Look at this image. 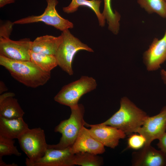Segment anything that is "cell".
I'll return each instance as SVG.
<instances>
[{
	"label": "cell",
	"instance_id": "6da1fadb",
	"mask_svg": "<svg viewBox=\"0 0 166 166\" xmlns=\"http://www.w3.org/2000/svg\"><path fill=\"white\" fill-rule=\"evenodd\" d=\"M0 65L14 79L29 87L43 85L51 77L50 72L44 71L30 61L15 60L0 55Z\"/></svg>",
	"mask_w": 166,
	"mask_h": 166
},
{
	"label": "cell",
	"instance_id": "7a4b0ae2",
	"mask_svg": "<svg viewBox=\"0 0 166 166\" xmlns=\"http://www.w3.org/2000/svg\"><path fill=\"white\" fill-rule=\"evenodd\" d=\"M120 105L117 112L101 123L119 129L126 135L137 133L149 116L126 97L121 98Z\"/></svg>",
	"mask_w": 166,
	"mask_h": 166
},
{
	"label": "cell",
	"instance_id": "3957f363",
	"mask_svg": "<svg viewBox=\"0 0 166 166\" xmlns=\"http://www.w3.org/2000/svg\"><path fill=\"white\" fill-rule=\"evenodd\" d=\"M71 113L67 119L61 121L54 131L61 134L59 142L56 144H48V148L63 149L71 147L76 140L85 122L84 119L85 109L83 105H78L70 108Z\"/></svg>",
	"mask_w": 166,
	"mask_h": 166
},
{
	"label": "cell",
	"instance_id": "277c9868",
	"mask_svg": "<svg viewBox=\"0 0 166 166\" xmlns=\"http://www.w3.org/2000/svg\"><path fill=\"white\" fill-rule=\"evenodd\" d=\"M62 40L55 56L58 65L69 75L73 72L72 63L74 56L78 51L85 50L93 52V50L75 37L69 30L62 32Z\"/></svg>",
	"mask_w": 166,
	"mask_h": 166
},
{
	"label": "cell",
	"instance_id": "5b68a950",
	"mask_svg": "<svg viewBox=\"0 0 166 166\" xmlns=\"http://www.w3.org/2000/svg\"><path fill=\"white\" fill-rule=\"evenodd\" d=\"M97 84L95 79L88 76H82L79 79L65 85L54 98L55 101L69 106H77L81 97L95 89Z\"/></svg>",
	"mask_w": 166,
	"mask_h": 166
},
{
	"label": "cell",
	"instance_id": "8992f818",
	"mask_svg": "<svg viewBox=\"0 0 166 166\" xmlns=\"http://www.w3.org/2000/svg\"><path fill=\"white\" fill-rule=\"evenodd\" d=\"M21 149L26 154V161H36L45 154L48 148L44 131L40 128H29L18 139Z\"/></svg>",
	"mask_w": 166,
	"mask_h": 166
},
{
	"label": "cell",
	"instance_id": "52a82bcc",
	"mask_svg": "<svg viewBox=\"0 0 166 166\" xmlns=\"http://www.w3.org/2000/svg\"><path fill=\"white\" fill-rule=\"evenodd\" d=\"M47 6L44 12L38 16L32 15L14 22V24H24L42 22L63 32L73 27V23L62 17L57 13L56 6L57 0H46Z\"/></svg>",
	"mask_w": 166,
	"mask_h": 166
},
{
	"label": "cell",
	"instance_id": "ba28073f",
	"mask_svg": "<svg viewBox=\"0 0 166 166\" xmlns=\"http://www.w3.org/2000/svg\"><path fill=\"white\" fill-rule=\"evenodd\" d=\"M32 41L29 38L18 41L9 38L0 39V55L10 59L30 61V51Z\"/></svg>",
	"mask_w": 166,
	"mask_h": 166
},
{
	"label": "cell",
	"instance_id": "9c48e42d",
	"mask_svg": "<svg viewBox=\"0 0 166 166\" xmlns=\"http://www.w3.org/2000/svg\"><path fill=\"white\" fill-rule=\"evenodd\" d=\"M74 154L70 147L63 149L48 148L44 155L33 162L26 161L27 166H73Z\"/></svg>",
	"mask_w": 166,
	"mask_h": 166
},
{
	"label": "cell",
	"instance_id": "30bf717a",
	"mask_svg": "<svg viewBox=\"0 0 166 166\" xmlns=\"http://www.w3.org/2000/svg\"><path fill=\"white\" fill-rule=\"evenodd\" d=\"M166 130V105L157 114L148 117L137 132L145 139L144 146L151 145L154 140L158 139Z\"/></svg>",
	"mask_w": 166,
	"mask_h": 166
},
{
	"label": "cell",
	"instance_id": "8fae6325",
	"mask_svg": "<svg viewBox=\"0 0 166 166\" xmlns=\"http://www.w3.org/2000/svg\"><path fill=\"white\" fill-rule=\"evenodd\" d=\"M85 126L90 127L89 130L93 137L105 146L112 148L116 147L119 140L126 136L122 130L113 127L101 124H89L86 123Z\"/></svg>",
	"mask_w": 166,
	"mask_h": 166
},
{
	"label": "cell",
	"instance_id": "7c38bea8",
	"mask_svg": "<svg viewBox=\"0 0 166 166\" xmlns=\"http://www.w3.org/2000/svg\"><path fill=\"white\" fill-rule=\"evenodd\" d=\"M143 61L147 70L158 69L166 61V31L160 39L154 38L148 49L143 54Z\"/></svg>",
	"mask_w": 166,
	"mask_h": 166
},
{
	"label": "cell",
	"instance_id": "4fadbf2b",
	"mask_svg": "<svg viewBox=\"0 0 166 166\" xmlns=\"http://www.w3.org/2000/svg\"><path fill=\"white\" fill-rule=\"evenodd\" d=\"M132 157V165L134 166H166V154L151 145L133 152Z\"/></svg>",
	"mask_w": 166,
	"mask_h": 166
},
{
	"label": "cell",
	"instance_id": "5bb4252c",
	"mask_svg": "<svg viewBox=\"0 0 166 166\" xmlns=\"http://www.w3.org/2000/svg\"><path fill=\"white\" fill-rule=\"evenodd\" d=\"M73 154L88 152L95 154H102L105 151V146L91 134L89 129L83 126L72 145L70 147Z\"/></svg>",
	"mask_w": 166,
	"mask_h": 166
},
{
	"label": "cell",
	"instance_id": "9a60e30c",
	"mask_svg": "<svg viewBox=\"0 0 166 166\" xmlns=\"http://www.w3.org/2000/svg\"><path fill=\"white\" fill-rule=\"evenodd\" d=\"M29 128L23 117L8 119L0 117V136L14 139H18Z\"/></svg>",
	"mask_w": 166,
	"mask_h": 166
},
{
	"label": "cell",
	"instance_id": "2e32d148",
	"mask_svg": "<svg viewBox=\"0 0 166 166\" xmlns=\"http://www.w3.org/2000/svg\"><path fill=\"white\" fill-rule=\"evenodd\" d=\"M62 40L61 34L57 37L48 35L38 37L32 41L31 50L55 56Z\"/></svg>",
	"mask_w": 166,
	"mask_h": 166
},
{
	"label": "cell",
	"instance_id": "e0dca14e",
	"mask_svg": "<svg viewBox=\"0 0 166 166\" xmlns=\"http://www.w3.org/2000/svg\"><path fill=\"white\" fill-rule=\"evenodd\" d=\"M101 2V0H72L70 4L63 7L62 10L64 12L69 14L76 11L80 6L88 7L95 13L100 26L102 27L105 25V20L100 10Z\"/></svg>",
	"mask_w": 166,
	"mask_h": 166
},
{
	"label": "cell",
	"instance_id": "ac0fdd59",
	"mask_svg": "<svg viewBox=\"0 0 166 166\" xmlns=\"http://www.w3.org/2000/svg\"><path fill=\"white\" fill-rule=\"evenodd\" d=\"M10 97L0 102V117L8 119L23 117L25 113L17 100Z\"/></svg>",
	"mask_w": 166,
	"mask_h": 166
},
{
	"label": "cell",
	"instance_id": "d6986e66",
	"mask_svg": "<svg viewBox=\"0 0 166 166\" xmlns=\"http://www.w3.org/2000/svg\"><path fill=\"white\" fill-rule=\"evenodd\" d=\"M30 61L44 71L50 72L58 65L55 56L36 52L30 50Z\"/></svg>",
	"mask_w": 166,
	"mask_h": 166
},
{
	"label": "cell",
	"instance_id": "ffe728a7",
	"mask_svg": "<svg viewBox=\"0 0 166 166\" xmlns=\"http://www.w3.org/2000/svg\"><path fill=\"white\" fill-rule=\"evenodd\" d=\"M111 1V0H104V8L102 14L106 20L109 30L113 34H117L120 29L121 15L116 11H113Z\"/></svg>",
	"mask_w": 166,
	"mask_h": 166
},
{
	"label": "cell",
	"instance_id": "44dd1931",
	"mask_svg": "<svg viewBox=\"0 0 166 166\" xmlns=\"http://www.w3.org/2000/svg\"><path fill=\"white\" fill-rule=\"evenodd\" d=\"M140 6L149 14L155 13L166 18L165 0H137Z\"/></svg>",
	"mask_w": 166,
	"mask_h": 166
},
{
	"label": "cell",
	"instance_id": "7402d4cb",
	"mask_svg": "<svg viewBox=\"0 0 166 166\" xmlns=\"http://www.w3.org/2000/svg\"><path fill=\"white\" fill-rule=\"evenodd\" d=\"M88 152H81L74 154L73 163L74 165L82 166H100L103 164V158Z\"/></svg>",
	"mask_w": 166,
	"mask_h": 166
},
{
	"label": "cell",
	"instance_id": "603a6c76",
	"mask_svg": "<svg viewBox=\"0 0 166 166\" xmlns=\"http://www.w3.org/2000/svg\"><path fill=\"white\" fill-rule=\"evenodd\" d=\"M14 139L0 136V158L3 156L15 155L17 156L22 155L14 146Z\"/></svg>",
	"mask_w": 166,
	"mask_h": 166
},
{
	"label": "cell",
	"instance_id": "cb8c5ba5",
	"mask_svg": "<svg viewBox=\"0 0 166 166\" xmlns=\"http://www.w3.org/2000/svg\"><path fill=\"white\" fill-rule=\"evenodd\" d=\"M146 140L142 135L139 134H132L128 139V148L135 150L142 148L145 145Z\"/></svg>",
	"mask_w": 166,
	"mask_h": 166
},
{
	"label": "cell",
	"instance_id": "d4e9b609",
	"mask_svg": "<svg viewBox=\"0 0 166 166\" xmlns=\"http://www.w3.org/2000/svg\"><path fill=\"white\" fill-rule=\"evenodd\" d=\"M14 24L10 20H7L0 23V39L9 38L13 29V26Z\"/></svg>",
	"mask_w": 166,
	"mask_h": 166
},
{
	"label": "cell",
	"instance_id": "484cf974",
	"mask_svg": "<svg viewBox=\"0 0 166 166\" xmlns=\"http://www.w3.org/2000/svg\"><path fill=\"white\" fill-rule=\"evenodd\" d=\"M157 145L160 150L166 154V132H164L158 139Z\"/></svg>",
	"mask_w": 166,
	"mask_h": 166
},
{
	"label": "cell",
	"instance_id": "4316f807",
	"mask_svg": "<svg viewBox=\"0 0 166 166\" xmlns=\"http://www.w3.org/2000/svg\"><path fill=\"white\" fill-rule=\"evenodd\" d=\"M15 95L14 93L11 92L6 93L2 94L0 96V102L10 97H14Z\"/></svg>",
	"mask_w": 166,
	"mask_h": 166
},
{
	"label": "cell",
	"instance_id": "83f0119b",
	"mask_svg": "<svg viewBox=\"0 0 166 166\" xmlns=\"http://www.w3.org/2000/svg\"><path fill=\"white\" fill-rule=\"evenodd\" d=\"M16 0H0V7L2 8L5 5L14 2Z\"/></svg>",
	"mask_w": 166,
	"mask_h": 166
},
{
	"label": "cell",
	"instance_id": "f1b7e54d",
	"mask_svg": "<svg viewBox=\"0 0 166 166\" xmlns=\"http://www.w3.org/2000/svg\"><path fill=\"white\" fill-rule=\"evenodd\" d=\"M7 88L4 83L1 81H0V94H2L3 92L7 91Z\"/></svg>",
	"mask_w": 166,
	"mask_h": 166
},
{
	"label": "cell",
	"instance_id": "f546056e",
	"mask_svg": "<svg viewBox=\"0 0 166 166\" xmlns=\"http://www.w3.org/2000/svg\"><path fill=\"white\" fill-rule=\"evenodd\" d=\"M160 74L164 82L166 85V70L164 69H161Z\"/></svg>",
	"mask_w": 166,
	"mask_h": 166
},
{
	"label": "cell",
	"instance_id": "4dcf8cb0",
	"mask_svg": "<svg viewBox=\"0 0 166 166\" xmlns=\"http://www.w3.org/2000/svg\"><path fill=\"white\" fill-rule=\"evenodd\" d=\"M0 166H17L18 164L13 163L12 164H7L4 162L2 158H0Z\"/></svg>",
	"mask_w": 166,
	"mask_h": 166
},
{
	"label": "cell",
	"instance_id": "1f68e13d",
	"mask_svg": "<svg viewBox=\"0 0 166 166\" xmlns=\"http://www.w3.org/2000/svg\"><path fill=\"white\" fill-rule=\"evenodd\" d=\"M165 1H166V0H165Z\"/></svg>",
	"mask_w": 166,
	"mask_h": 166
}]
</instances>
